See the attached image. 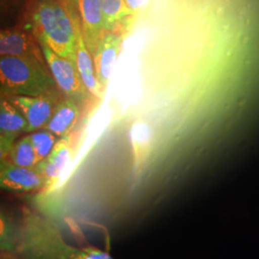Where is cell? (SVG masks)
I'll list each match as a JSON object with an SVG mask.
<instances>
[{
  "mask_svg": "<svg viewBox=\"0 0 259 259\" xmlns=\"http://www.w3.org/2000/svg\"><path fill=\"white\" fill-rule=\"evenodd\" d=\"M21 26L40 45L75 62L76 41L82 28L74 5L65 0H27Z\"/></svg>",
  "mask_w": 259,
  "mask_h": 259,
  "instance_id": "6da1fadb",
  "label": "cell"
},
{
  "mask_svg": "<svg viewBox=\"0 0 259 259\" xmlns=\"http://www.w3.org/2000/svg\"><path fill=\"white\" fill-rule=\"evenodd\" d=\"M0 93L19 96L62 93L47 65L16 56H0Z\"/></svg>",
  "mask_w": 259,
  "mask_h": 259,
  "instance_id": "7a4b0ae2",
  "label": "cell"
},
{
  "mask_svg": "<svg viewBox=\"0 0 259 259\" xmlns=\"http://www.w3.org/2000/svg\"><path fill=\"white\" fill-rule=\"evenodd\" d=\"M40 47L49 71L62 94L81 107L90 102L93 96L84 87L74 61L56 54L45 45Z\"/></svg>",
  "mask_w": 259,
  "mask_h": 259,
  "instance_id": "3957f363",
  "label": "cell"
},
{
  "mask_svg": "<svg viewBox=\"0 0 259 259\" xmlns=\"http://www.w3.org/2000/svg\"><path fill=\"white\" fill-rule=\"evenodd\" d=\"M23 114L28 123V133L47 126L58 102L64 97L62 93L39 96L4 95Z\"/></svg>",
  "mask_w": 259,
  "mask_h": 259,
  "instance_id": "277c9868",
  "label": "cell"
},
{
  "mask_svg": "<svg viewBox=\"0 0 259 259\" xmlns=\"http://www.w3.org/2000/svg\"><path fill=\"white\" fill-rule=\"evenodd\" d=\"M0 56L23 57L47 65L39 41L22 26L0 29Z\"/></svg>",
  "mask_w": 259,
  "mask_h": 259,
  "instance_id": "5b68a950",
  "label": "cell"
},
{
  "mask_svg": "<svg viewBox=\"0 0 259 259\" xmlns=\"http://www.w3.org/2000/svg\"><path fill=\"white\" fill-rule=\"evenodd\" d=\"M76 9L79 15L83 40L93 55L105 34L106 24L99 0H77Z\"/></svg>",
  "mask_w": 259,
  "mask_h": 259,
  "instance_id": "8992f818",
  "label": "cell"
},
{
  "mask_svg": "<svg viewBox=\"0 0 259 259\" xmlns=\"http://www.w3.org/2000/svg\"><path fill=\"white\" fill-rule=\"evenodd\" d=\"M123 36L106 31L93 54V63L98 81L105 89L110 83L112 70L120 53Z\"/></svg>",
  "mask_w": 259,
  "mask_h": 259,
  "instance_id": "52a82bcc",
  "label": "cell"
},
{
  "mask_svg": "<svg viewBox=\"0 0 259 259\" xmlns=\"http://www.w3.org/2000/svg\"><path fill=\"white\" fill-rule=\"evenodd\" d=\"M73 134L60 139L49 156L34 167L46 180V188L55 185L73 157Z\"/></svg>",
  "mask_w": 259,
  "mask_h": 259,
  "instance_id": "ba28073f",
  "label": "cell"
},
{
  "mask_svg": "<svg viewBox=\"0 0 259 259\" xmlns=\"http://www.w3.org/2000/svg\"><path fill=\"white\" fill-rule=\"evenodd\" d=\"M46 180L35 168L10 163L0 173V189L12 192H31L45 189Z\"/></svg>",
  "mask_w": 259,
  "mask_h": 259,
  "instance_id": "9c48e42d",
  "label": "cell"
},
{
  "mask_svg": "<svg viewBox=\"0 0 259 259\" xmlns=\"http://www.w3.org/2000/svg\"><path fill=\"white\" fill-rule=\"evenodd\" d=\"M82 114V107L70 98L63 97L55 107L46 129L63 139L73 133Z\"/></svg>",
  "mask_w": 259,
  "mask_h": 259,
  "instance_id": "30bf717a",
  "label": "cell"
},
{
  "mask_svg": "<svg viewBox=\"0 0 259 259\" xmlns=\"http://www.w3.org/2000/svg\"><path fill=\"white\" fill-rule=\"evenodd\" d=\"M75 64L83 84L89 91V93H91L95 99L102 100L106 89L98 81L95 72L93 55L91 54L84 44L82 30L78 34L76 41Z\"/></svg>",
  "mask_w": 259,
  "mask_h": 259,
  "instance_id": "8fae6325",
  "label": "cell"
},
{
  "mask_svg": "<svg viewBox=\"0 0 259 259\" xmlns=\"http://www.w3.org/2000/svg\"><path fill=\"white\" fill-rule=\"evenodd\" d=\"M28 133V123L19 109L3 95L0 101V135L16 139Z\"/></svg>",
  "mask_w": 259,
  "mask_h": 259,
  "instance_id": "7c38bea8",
  "label": "cell"
},
{
  "mask_svg": "<svg viewBox=\"0 0 259 259\" xmlns=\"http://www.w3.org/2000/svg\"><path fill=\"white\" fill-rule=\"evenodd\" d=\"M105 18L106 30L123 36L125 28L132 23V19L124 0H99Z\"/></svg>",
  "mask_w": 259,
  "mask_h": 259,
  "instance_id": "4fadbf2b",
  "label": "cell"
},
{
  "mask_svg": "<svg viewBox=\"0 0 259 259\" xmlns=\"http://www.w3.org/2000/svg\"><path fill=\"white\" fill-rule=\"evenodd\" d=\"M8 160L10 163L17 166L34 168L37 165L38 161L29 136L14 142Z\"/></svg>",
  "mask_w": 259,
  "mask_h": 259,
  "instance_id": "5bb4252c",
  "label": "cell"
},
{
  "mask_svg": "<svg viewBox=\"0 0 259 259\" xmlns=\"http://www.w3.org/2000/svg\"><path fill=\"white\" fill-rule=\"evenodd\" d=\"M29 138L35 150L38 162L46 159L49 156L56 143L60 139L53 133L46 128L32 132L29 135Z\"/></svg>",
  "mask_w": 259,
  "mask_h": 259,
  "instance_id": "9a60e30c",
  "label": "cell"
},
{
  "mask_svg": "<svg viewBox=\"0 0 259 259\" xmlns=\"http://www.w3.org/2000/svg\"><path fill=\"white\" fill-rule=\"evenodd\" d=\"M17 229L9 214L0 207V252H12L17 248Z\"/></svg>",
  "mask_w": 259,
  "mask_h": 259,
  "instance_id": "2e32d148",
  "label": "cell"
},
{
  "mask_svg": "<svg viewBox=\"0 0 259 259\" xmlns=\"http://www.w3.org/2000/svg\"><path fill=\"white\" fill-rule=\"evenodd\" d=\"M150 130L146 124L142 122H138L134 125L132 130V139L136 156L139 161L146 155V151L150 143Z\"/></svg>",
  "mask_w": 259,
  "mask_h": 259,
  "instance_id": "e0dca14e",
  "label": "cell"
},
{
  "mask_svg": "<svg viewBox=\"0 0 259 259\" xmlns=\"http://www.w3.org/2000/svg\"><path fill=\"white\" fill-rule=\"evenodd\" d=\"M27 0H0V23L9 19L19 9H23Z\"/></svg>",
  "mask_w": 259,
  "mask_h": 259,
  "instance_id": "ac0fdd59",
  "label": "cell"
},
{
  "mask_svg": "<svg viewBox=\"0 0 259 259\" xmlns=\"http://www.w3.org/2000/svg\"><path fill=\"white\" fill-rule=\"evenodd\" d=\"M69 259H113L107 251L96 249L87 248L83 250H73L70 253Z\"/></svg>",
  "mask_w": 259,
  "mask_h": 259,
  "instance_id": "d6986e66",
  "label": "cell"
},
{
  "mask_svg": "<svg viewBox=\"0 0 259 259\" xmlns=\"http://www.w3.org/2000/svg\"><path fill=\"white\" fill-rule=\"evenodd\" d=\"M16 139L7 138L0 135V162L8 160L11 149Z\"/></svg>",
  "mask_w": 259,
  "mask_h": 259,
  "instance_id": "ffe728a7",
  "label": "cell"
},
{
  "mask_svg": "<svg viewBox=\"0 0 259 259\" xmlns=\"http://www.w3.org/2000/svg\"><path fill=\"white\" fill-rule=\"evenodd\" d=\"M124 3L129 11L130 15L135 18L139 11L145 6L147 0H124Z\"/></svg>",
  "mask_w": 259,
  "mask_h": 259,
  "instance_id": "44dd1931",
  "label": "cell"
},
{
  "mask_svg": "<svg viewBox=\"0 0 259 259\" xmlns=\"http://www.w3.org/2000/svg\"><path fill=\"white\" fill-rule=\"evenodd\" d=\"M9 164V160H6V161H3V162H0V173L4 170V168L7 166Z\"/></svg>",
  "mask_w": 259,
  "mask_h": 259,
  "instance_id": "7402d4cb",
  "label": "cell"
},
{
  "mask_svg": "<svg viewBox=\"0 0 259 259\" xmlns=\"http://www.w3.org/2000/svg\"><path fill=\"white\" fill-rule=\"evenodd\" d=\"M66 2H68V3H70V4H72V5H74L76 6V2H77V0H65Z\"/></svg>",
  "mask_w": 259,
  "mask_h": 259,
  "instance_id": "603a6c76",
  "label": "cell"
},
{
  "mask_svg": "<svg viewBox=\"0 0 259 259\" xmlns=\"http://www.w3.org/2000/svg\"><path fill=\"white\" fill-rule=\"evenodd\" d=\"M0 259H16L14 257H0Z\"/></svg>",
  "mask_w": 259,
  "mask_h": 259,
  "instance_id": "cb8c5ba5",
  "label": "cell"
},
{
  "mask_svg": "<svg viewBox=\"0 0 259 259\" xmlns=\"http://www.w3.org/2000/svg\"><path fill=\"white\" fill-rule=\"evenodd\" d=\"M2 97H3V94L0 93V101H1V99H2Z\"/></svg>",
  "mask_w": 259,
  "mask_h": 259,
  "instance_id": "d4e9b609",
  "label": "cell"
}]
</instances>
